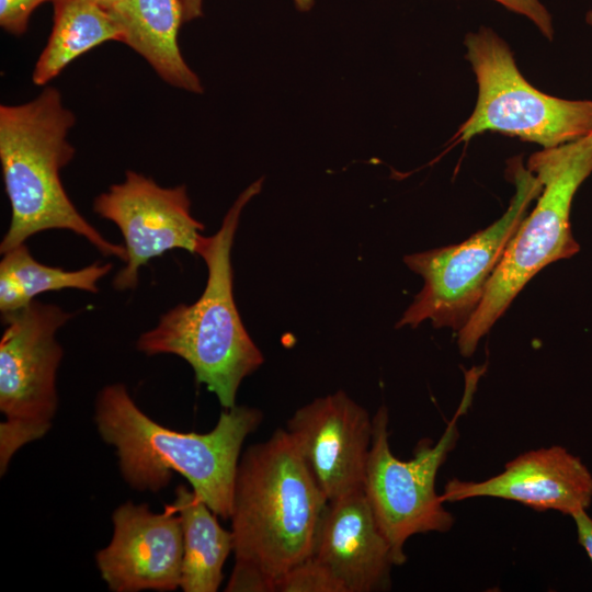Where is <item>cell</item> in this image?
I'll use <instances>...</instances> for the list:
<instances>
[{
	"instance_id": "obj_1",
	"label": "cell",
	"mask_w": 592,
	"mask_h": 592,
	"mask_svg": "<svg viewBox=\"0 0 592 592\" xmlns=\"http://www.w3.org/2000/svg\"><path fill=\"white\" fill-rule=\"evenodd\" d=\"M259 409L224 408L207 433L181 432L149 418L122 383L107 385L95 399L94 421L101 439L113 446L126 483L158 492L172 474L182 475L218 516L228 520L241 447L262 422Z\"/></svg>"
},
{
	"instance_id": "obj_2",
	"label": "cell",
	"mask_w": 592,
	"mask_h": 592,
	"mask_svg": "<svg viewBox=\"0 0 592 592\" xmlns=\"http://www.w3.org/2000/svg\"><path fill=\"white\" fill-rule=\"evenodd\" d=\"M263 178L243 190L226 213L220 228L203 236L197 249L207 266L198 299L179 304L141 333L136 349L148 355L173 354L186 361L196 383L215 394L223 408L236 406L241 382L264 357L244 328L234 297L231 249L244 206L261 192Z\"/></svg>"
},
{
	"instance_id": "obj_3",
	"label": "cell",
	"mask_w": 592,
	"mask_h": 592,
	"mask_svg": "<svg viewBox=\"0 0 592 592\" xmlns=\"http://www.w3.org/2000/svg\"><path fill=\"white\" fill-rule=\"evenodd\" d=\"M76 123L60 92L47 87L34 100L0 106V163L11 221L0 253L24 244L42 231H72L105 257L126 260V249L105 239L76 208L60 179L75 156L68 141Z\"/></svg>"
},
{
	"instance_id": "obj_4",
	"label": "cell",
	"mask_w": 592,
	"mask_h": 592,
	"mask_svg": "<svg viewBox=\"0 0 592 592\" xmlns=\"http://www.w3.org/2000/svg\"><path fill=\"white\" fill-rule=\"evenodd\" d=\"M328 501L285 429L240 456L231 509L232 551L277 579L314 553Z\"/></svg>"
},
{
	"instance_id": "obj_5",
	"label": "cell",
	"mask_w": 592,
	"mask_h": 592,
	"mask_svg": "<svg viewBox=\"0 0 592 592\" xmlns=\"http://www.w3.org/2000/svg\"><path fill=\"white\" fill-rule=\"evenodd\" d=\"M526 168L540 182L542 192L508 242L480 304L458 332V349L466 357L475 353L481 338L533 276L580 250L571 231L570 212L574 194L592 173V133L534 152Z\"/></svg>"
},
{
	"instance_id": "obj_6",
	"label": "cell",
	"mask_w": 592,
	"mask_h": 592,
	"mask_svg": "<svg viewBox=\"0 0 592 592\" xmlns=\"http://www.w3.org/2000/svg\"><path fill=\"white\" fill-rule=\"evenodd\" d=\"M506 171L515 192L499 219L460 243L403 258L408 267L422 276L424 285L396 328H415L430 320L435 328L447 327L458 333L466 326L508 242L542 192L540 182L523 166L521 157L511 159Z\"/></svg>"
},
{
	"instance_id": "obj_7",
	"label": "cell",
	"mask_w": 592,
	"mask_h": 592,
	"mask_svg": "<svg viewBox=\"0 0 592 592\" xmlns=\"http://www.w3.org/2000/svg\"><path fill=\"white\" fill-rule=\"evenodd\" d=\"M464 44L478 96L456 138L467 141L485 132H497L553 148L592 133V100L560 99L534 88L494 31L482 26L468 33Z\"/></svg>"
},
{
	"instance_id": "obj_8",
	"label": "cell",
	"mask_w": 592,
	"mask_h": 592,
	"mask_svg": "<svg viewBox=\"0 0 592 592\" xmlns=\"http://www.w3.org/2000/svg\"><path fill=\"white\" fill-rule=\"evenodd\" d=\"M73 312L32 300L1 314L0 339V473L25 444L42 439L58 408L57 371L64 350L56 339Z\"/></svg>"
},
{
	"instance_id": "obj_9",
	"label": "cell",
	"mask_w": 592,
	"mask_h": 592,
	"mask_svg": "<svg viewBox=\"0 0 592 592\" xmlns=\"http://www.w3.org/2000/svg\"><path fill=\"white\" fill-rule=\"evenodd\" d=\"M468 403L462 402L437 443L421 440L409 460L398 459L390 449L387 408L379 407L373 417L364 493L390 545L395 566L407 559L403 547L408 538L430 532L445 533L455 522L436 492L435 481L459 437L457 420Z\"/></svg>"
},
{
	"instance_id": "obj_10",
	"label": "cell",
	"mask_w": 592,
	"mask_h": 592,
	"mask_svg": "<svg viewBox=\"0 0 592 592\" xmlns=\"http://www.w3.org/2000/svg\"><path fill=\"white\" fill-rule=\"evenodd\" d=\"M93 210L124 238L125 265L113 280L117 291L136 288L140 267L153 258L173 249L196 253L203 237L204 225L192 216L184 185L162 187L132 170L94 198Z\"/></svg>"
},
{
	"instance_id": "obj_11",
	"label": "cell",
	"mask_w": 592,
	"mask_h": 592,
	"mask_svg": "<svg viewBox=\"0 0 592 592\" xmlns=\"http://www.w3.org/2000/svg\"><path fill=\"white\" fill-rule=\"evenodd\" d=\"M285 430L328 502L364 490L373 419L344 391L297 409Z\"/></svg>"
},
{
	"instance_id": "obj_12",
	"label": "cell",
	"mask_w": 592,
	"mask_h": 592,
	"mask_svg": "<svg viewBox=\"0 0 592 592\" xmlns=\"http://www.w3.org/2000/svg\"><path fill=\"white\" fill-rule=\"evenodd\" d=\"M113 535L95 555L102 579L114 592L180 588L183 534L171 504L153 513L145 503L127 501L112 514Z\"/></svg>"
},
{
	"instance_id": "obj_13",
	"label": "cell",
	"mask_w": 592,
	"mask_h": 592,
	"mask_svg": "<svg viewBox=\"0 0 592 592\" xmlns=\"http://www.w3.org/2000/svg\"><path fill=\"white\" fill-rule=\"evenodd\" d=\"M479 497L516 501L536 511L555 510L571 516L591 505L592 474L580 457L554 445L519 455L502 473L482 481L453 478L441 494L443 502Z\"/></svg>"
},
{
	"instance_id": "obj_14",
	"label": "cell",
	"mask_w": 592,
	"mask_h": 592,
	"mask_svg": "<svg viewBox=\"0 0 592 592\" xmlns=\"http://www.w3.org/2000/svg\"><path fill=\"white\" fill-rule=\"evenodd\" d=\"M312 556L332 572L345 592L390 588L395 566L391 548L364 490L327 503Z\"/></svg>"
},
{
	"instance_id": "obj_15",
	"label": "cell",
	"mask_w": 592,
	"mask_h": 592,
	"mask_svg": "<svg viewBox=\"0 0 592 592\" xmlns=\"http://www.w3.org/2000/svg\"><path fill=\"white\" fill-rule=\"evenodd\" d=\"M107 11L122 30L123 43L145 58L163 81L187 92H203L178 44L184 23L181 0H122Z\"/></svg>"
},
{
	"instance_id": "obj_16",
	"label": "cell",
	"mask_w": 592,
	"mask_h": 592,
	"mask_svg": "<svg viewBox=\"0 0 592 592\" xmlns=\"http://www.w3.org/2000/svg\"><path fill=\"white\" fill-rule=\"evenodd\" d=\"M183 534L180 588L184 592H216L223 567L232 550V534L220 526L217 515L192 490L178 486L171 503Z\"/></svg>"
},
{
	"instance_id": "obj_17",
	"label": "cell",
	"mask_w": 592,
	"mask_h": 592,
	"mask_svg": "<svg viewBox=\"0 0 592 592\" xmlns=\"http://www.w3.org/2000/svg\"><path fill=\"white\" fill-rule=\"evenodd\" d=\"M54 23L32 80L44 86L72 60L109 42H123V33L110 12L92 0H55Z\"/></svg>"
},
{
	"instance_id": "obj_18",
	"label": "cell",
	"mask_w": 592,
	"mask_h": 592,
	"mask_svg": "<svg viewBox=\"0 0 592 592\" xmlns=\"http://www.w3.org/2000/svg\"><path fill=\"white\" fill-rule=\"evenodd\" d=\"M0 262V311L18 310L42 293L65 288L98 293V282L112 270V263H94L68 271L36 261L21 244L2 254Z\"/></svg>"
},
{
	"instance_id": "obj_19",
	"label": "cell",
	"mask_w": 592,
	"mask_h": 592,
	"mask_svg": "<svg viewBox=\"0 0 592 592\" xmlns=\"http://www.w3.org/2000/svg\"><path fill=\"white\" fill-rule=\"evenodd\" d=\"M278 592H345L342 583L312 555L276 581Z\"/></svg>"
},
{
	"instance_id": "obj_20",
	"label": "cell",
	"mask_w": 592,
	"mask_h": 592,
	"mask_svg": "<svg viewBox=\"0 0 592 592\" xmlns=\"http://www.w3.org/2000/svg\"><path fill=\"white\" fill-rule=\"evenodd\" d=\"M225 590L228 592H274L276 582L259 568L236 561Z\"/></svg>"
},
{
	"instance_id": "obj_21",
	"label": "cell",
	"mask_w": 592,
	"mask_h": 592,
	"mask_svg": "<svg viewBox=\"0 0 592 592\" xmlns=\"http://www.w3.org/2000/svg\"><path fill=\"white\" fill-rule=\"evenodd\" d=\"M46 1L55 0H0L1 27L10 34L22 35L33 11Z\"/></svg>"
},
{
	"instance_id": "obj_22",
	"label": "cell",
	"mask_w": 592,
	"mask_h": 592,
	"mask_svg": "<svg viewBox=\"0 0 592 592\" xmlns=\"http://www.w3.org/2000/svg\"><path fill=\"white\" fill-rule=\"evenodd\" d=\"M511 12L527 18L548 39L554 38L553 19L539 0H492Z\"/></svg>"
},
{
	"instance_id": "obj_23",
	"label": "cell",
	"mask_w": 592,
	"mask_h": 592,
	"mask_svg": "<svg viewBox=\"0 0 592 592\" xmlns=\"http://www.w3.org/2000/svg\"><path fill=\"white\" fill-rule=\"evenodd\" d=\"M571 517L576 523L578 542L592 562V517L587 513V510L578 511Z\"/></svg>"
},
{
	"instance_id": "obj_24",
	"label": "cell",
	"mask_w": 592,
	"mask_h": 592,
	"mask_svg": "<svg viewBox=\"0 0 592 592\" xmlns=\"http://www.w3.org/2000/svg\"><path fill=\"white\" fill-rule=\"evenodd\" d=\"M300 12H308L315 4V0H293ZM183 7V22H191L203 13V0H181Z\"/></svg>"
},
{
	"instance_id": "obj_25",
	"label": "cell",
	"mask_w": 592,
	"mask_h": 592,
	"mask_svg": "<svg viewBox=\"0 0 592 592\" xmlns=\"http://www.w3.org/2000/svg\"><path fill=\"white\" fill-rule=\"evenodd\" d=\"M105 10L111 9L122 0H92Z\"/></svg>"
},
{
	"instance_id": "obj_26",
	"label": "cell",
	"mask_w": 592,
	"mask_h": 592,
	"mask_svg": "<svg viewBox=\"0 0 592 592\" xmlns=\"http://www.w3.org/2000/svg\"><path fill=\"white\" fill-rule=\"evenodd\" d=\"M587 23L592 25V9L585 15Z\"/></svg>"
}]
</instances>
